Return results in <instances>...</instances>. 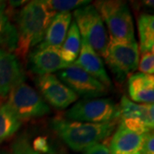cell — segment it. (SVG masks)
Wrapping results in <instances>:
<instances>
[{
	"label": "cell",
	"instance_id": "1",
	"mask_svg": "<svg viewBox=\"0 0 154 154\" xmlns=\"http://www.w3.org/2000/svg\"><path fill=\"white\" fill-rule=\"evenodd\" d=\"M55 11L45 1L35 0L28 3L17 17V55L25 58L29 51L41 43Z\"/></svg>",
	"mask_w": 154,
	"mask_h": 154
},
{
	"label": "cell",
	"instance_id": "2",
	"mask_svg": "<svg viewBox=\"0 0 154 154\" xmlns=\"http://www.w3.org/2000/svg\"><path fill=\"white\" fill-rule=\"evenodd\" d=\"M116 122L90 123L55 118L52 127L58 136L75 152H85L110 136Z\"/></svg>",
	"mask_w": 154,
	"mask_h": 154
},
{
	"label": "cell",
	"instance_id": "3",
	"mask_svg": "<svg viewBox=\"0 0 154 154\" xmlns=\"http://www.w3.org/2000/svg\"><path fill=\"white\" fill-rule=\"evenodd\" d=\"M94 5L106 24L110 33V39L117 41L135 40L132 16L125 2L104 0L95 2Z\"/></svg>",
	"mask_w": 154,
	"mask_h": 154
},
{
	"label": "cell",
	"instance_id": "4",
	"mask_svg": "<svg viewBox=\"0 0 154 154\" xmlns=\"http://www.w3.org/2000/svg\"><path fill=\"white\" fill-rule=\"evenodd\" d=\"M74 17L83 39L99 57H104L110 38L104 22L94 5H88L75 10Z\"/></svg>",
	"mask_w": 154,
	"mask_h": 154
},
{
	"label": "cell",
	"instance_id": "5",
	"mask_svg": "<svg viewBox=\"0 0 154 154\" xmlns=\"http://www.w3.org/2000/svg\"><path fill=\"white\" fill-rule=\"evenodd\" d=\"M66 118L71 121L105 123L119 120V108L110 99H85L67 110Z\"/></svg>",
	"mask_w": 154,
	"mask_h": 154
},
{
	"label": "cell",
	"instance_id": "6",
	"mask_svg": "<svg viewBox=\"0 0 154 154\" xmlns=\"http://www.w3.org/2000/svg\"><path fill=\"white\" fill-rule=\"evenodd\" d=\"M108 67L118 82H123L138 69L140 51L136 40L117 41L110 39L104 57Z\"/></svg>",
	"mask_w": 154,
	"mask_h": 154
},
{
	"label": "cell",
	"instance_id": "7",
	"mask_svg": "<svg viewBox=\"0 0 154 154\" xmlns=\"http://www.w3.org/2000/svg\"><path fill=\"white\" fill-rule=\"evenodd\" d=\"M6 103L21 122L41 117L50 112V107L43 98L25 82L11 91Z\"/></svg>",
	"mask_w": 154,
	"mask_h": 154
},
{
	"label": "cell",
	"instance_id": "8",
	"mask_svg": "<svg viewBox=\"0 0 154 154\" xmlns=\"http://www.w3.org/2000/svg\"><path fill=\"white\" fill-rule=\"evenodd\" d=\"M57 76L62 82L78 96H83L88 99L98 98L108 92V88L102 83L74 63L57 72Z\"/></svg>",
	"mask_w": 154,
	"mask_h": 154
},
{
	"label": "cell",
	"instance_id": "9",
	"mask_svg": "<svg viewBox=\"0 0 154 154\" xmlns=\"http://www.w3.org/2000/svg\"><path fill=\"white\" fill-rule=\"evenodd\" d=\"M36 85L45 99L57 109H65L76 101L79 96L52 74L38 75Z\"/></svg>",
	"mask_w": 154,
	"mask_h": 154
},
{
	"label": "cell",
	"instance_id": "10",
	"mask_svg": "<svg viewBox=\"0 0 154 154\" xmlns=\"http://www.w3.org/2000/svg\"><path fill=\"white\" fill-rule=\"evenodd\" d=\"M25 81V73L15 54L0 49V97L5 98Z\"/></svg>",
	"mask_w": 154,
	"mask_h": 154
},
{
	"label": "cell",
	"instance_id": "11",
	"mask_svg": "<svg viewBox=\"0 0 154 154\" xmlns=\"http://www.w3.org/2000/svg\"><path fill=\"white\" fill-rule=\"evenodd\" d=\"M29 63L31 69L38 75L60 71L71 65L63 59L60 49L54 47H36L29 54Z\"/></svg>",
	"mask_w": 154,
	"mask_h": 154
},
{
	"label": "cell",
	"instance_id": "12",
	"mask_svg": "<svg viewBox=\"0 0 154 154\" xmlns=\"http://www.w3.org/2000/svg\"><path fill=\"white\" fill-rule=\"evenodd\" d=\"M74 64L82 69L84 71H86L94 79L102 83L108 89L111 87V81L105 70V65L101 57L83 38H82L80 53Z\"/></svg>",
	"mask_w": 154,
	"mask_h": 154
},
{
	"label": "cell",
	"instance_id": "13",
	"mask_svg": "<svg viewBox=\"0 0 154 154\" xmlns=\"http://www.w3.org/2000/svg\"><path fill=\"white\" fill-rule=\"evenodd\" d=\"M144 134L133 131L120 122L110 140V154H140Z\"/></svg>",
	"mask_w": 154,
	"mask_h": 154
},
{
	"label": "cell",
	"instance_id": "14",
	"mask_svg": "<svg viewBox=\"0 0 154 154\" xmlns=\"http://www.w3.org/2000/svg\"><path fill=\"white\" fill-rule=\"evenodd\" d=\"M71 19L72 14L70 12L57 13L50 23L43 40L37 45V47H54L61 49L70 27Z\"/></svg>",
	"mask_w": 154,
	"mask_h": 154
},
{
	"label": "cell",
	"instance_id": "15",
	"mask_svg": "<svg viewBox=\"0 0 154 154\" xmlns=\"http://www.w3.org/2000/svg\"><path fill=\"white\" fill-rule=\"evenodd\" d=\"M118 108L120 120L139 121L150 130L153 129V104L138 105L128 99L126 96H122Z\"/></svg>",
	"mask_w": 154,
	"mask_h": 154
},
{
	"label": "cell",
	"instance_id": "16",
	"mask_svg": "<svg viewBox=\"0 0 154 154\" xmlns=\"http://www.w3.org/2000/svg\"><path fill=\"white\" fill-rule=\"evenodd\" d=\"M128 94L134 102L153 104L154 77L143 73L134 74L128 82Z\"/></svg>",
	"mask_w": 154,
	"mask_h": 154
},
{
	"label": "cell",
	"instance_id": "17",
	"mask_svg": "<svg viewBox=\"0 0 154 154\" xmlns=\"http://www.w3.org/2000/svg\"><path fill=\"white\" fill-rule=\"evenodd\" d=\"M17 32L11 22L6 10V4L0 1V49L13 51L17 48Z\"/></svg>",
	"mask_w": 154,
	"mask_h": 154
},
{
	"label": "cell",
	"instance_id": "18",
	"mask_svg": "<svg viewBox=\"0 0 154 154\" xmlns=\"http://www.w3.org/2000/svg\"><path fill=\"white\" fill-rule=\"evenodd\" d=\"M82 45V36L78 30L75 21L71 22L70 27L62 45L60 53L63 59L69 64H73L76 60Z\"/></svg>",
	"mask_w": 154,
	"mask_h": 154
},
{
	"label": "cell",
	"instance_id": "19",
	"mask_svg": "<svg viewBox=\"0 0 154 154\" xmlns=\"http://www.w3.org/2000/svg\"><path fill=\"white\" fill-rule=\"evenodd\" d=\"M140 50L141 53L153 51L154 17L150 14H141L138 18Z\"/></svg>",
	"mask_w": 154,
	"mask_h": 154
},
{
	"label": "cell",
	"instance_id": "20",
	"mask_svg": "<svg viewBox=\"0 0 154 154\" xmlns=\"http://www.w3.org/2000/svg\"><path fill=\"white\" fill-rule=\"evenodd\" d=\"M22 125L7 103L0 105V144L12 137Z\"/></svg>",
	"mask_w": 154,
	"mask_h": 154
},
{
	"label": "cell",
	"instance_id": "21",
	"mask_svg": "<svg viewBox=\"0 0 154 154\" xmlns=\"http://www.w3.org/2000/svg\"><path fill=\"white\" fill-rule=\"evenodd\" d=\"M45 3L51 10L55 11L56 13H59L76 10L88 5L90 2L87 0H45Z\"/></svg>",
	"mask_w": 154,
	"mask_h": 154
},
{
	"label": "cell",
	"instance_id": "22",
	"mask_svg": "<svg viewBox=\"0 0 154 154\" xmlns=\"http://www.w3.org/2000/svg\"><path fill=\"white\" fill-rule=\"evenodd\" d=\"M138 69L140 73L153 75L154 73V56L153 51L144 52L141 54L140 60L139 61Z\"/></svg>",
	"mask_w": 154,
	"mask_h": 154
},
{
	"label": "cell",
	"instance_id": "23",
	"mask_svg": "<svg viewBox=\"0 0 154 154\" xmlns=\"http://www.w3.org/2000/svg\"><path fill=\"white\" fill-rule=\"evenodd\" d=\"M11 154H41L34 151L27 139L20 137L11 146Z\"/></svg>",
	"mask_w": 154,
	"mask_h": 154
},
{
	"label": "cell",
	"instance_id": "24",
	"mask_svg": "<svg viewBox=\"0 0 154 154\" xmlns=\"http://www.w3.org/2000/svg\"><path fill=\"white\" fill-rule=\"evenodd\" d=\"M153 132L149 131L144 134L143 143L140 150V154H154Z\"/></svg>",
	"mask_w": 154,
	"mask_h": 154
},
{
	"label": "cell",
	"instance_id": "25",
	"mask_svg": "<svg viewBox=\"0 0 154 154\" xmlns=\"http://www.w3.org/2000/svg\"><path fill=\"white\" fill-rule=\"evenodd\" d=\"M34 151L41 154H45L49 151V146H48V142L46 140V138L38 137L37 138L33 143V146Z\"/></svg>",
	"mask_w": 154,
	"mask_h": 154
},
{
	"label": "cell",
	"instance_id": "26",
	"mask_svg": "<svg viewBox=\"0 0 154 154\" xmlns=\"http://www.w3.org/2000/svg\"><path fill=\"white\" fill-rule=\"evenodd\" d=\"M82 154H110V152L109 146L101 142L86 150Z\"/></svg>",
	"mask_w": 154,
	"mask_h": 154
},
{
	"label": "cell",
	"instance_id": "27",
	"mask_svg": "<svg viewBox=\"0 0 154 154\" xmlns=\"http://www.w3.org/2000/svg\"><path fill=\"white\" fill-rule=\"evenodd\" d=\"M0 154H11V152H6V151L1 150V151H0Z\"/></svg>",
	"mask_w": 154,
	"mask_h": 154
},
{
	"label": "cell",
	"instance_id": "28",
	"mask_svg": "<svg viewBox=\"0 0 154 154\" xmlns=\"http://www.w3.org/2000/svg\"></svg>",
	"mask_w": 154,
	"mask_h": 154
}]
</instances>
